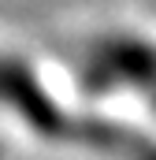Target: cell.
<instances>
[{
    "mask_svg": "<svg viewBox=\"0 0 156 160\" xmlns=\"http://www.w3.org/2000/svg\"><path fill=\"white\" fill-rule=\"evenodd\" d=\"M156 86V48L141 41H104L85 67V89Z\"/></svg>",
    "mask_w": 156,
    "mask_h": 160,
    "instance_id": "cell-1",
    "label": "cell"
},
{
    "mask_svg": "<svg viewBox=\"0 0 156 160\" xmlns=\"http://www.w3.org/2000/svg\"><path fill=\"white\" fill-rule=\"evenodd\" d=\"M0 97L7 104H15V112L26 123H34L41 134H60L63 130V116L56 112V104L45 97L34 75L26 67H19L15 60H0Z\"/></svg>",
    "mask_w": 156,
    "mask_h": 160,
    "instance_id": "cell-2",
    "label": "cell"
}]
</instances>
